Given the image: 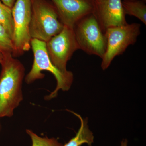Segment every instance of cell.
Returning <instances> with one entry per match:
<instances>
[{
    "label": "cell",
    "mask_w": 146,
    "mask_h": 146,
    "mask_svg": "<svg viewBox=\"0 0 146 146\" xmlns=\"http://www.w3.org/2000/svg\"><path fill=\"white\" fill-rule=\"evenodd\" d=\"M144 1H146V0H144Z\"/></svg>",
    "instance_id": "cell-18"
},
{
    "label": "cell",
    "mask_w": 146,
    "mask_h": 146,
    "mask_svg": "<svg viewBox=\"0 0 146 146\" xmlns=\"http://www.w3.org/2000/svg\"><path fill=\"white\" fill-rule=\"evenodd\" d=\"M0 74V118L12 117L13 110L23 100V64L11 54H4Z\"/></svg>",
    "instance_id": "cell-1"
},
{
    "label": "cell",
    "mask_w": 146,
    "mask_h": 146,
    "mask_svg": "<svg viewBox=\"0 0 146 146\" xmlns=\"http://www.w3.org/2000/svg\"><path fill=\"white\" fill-rule=\"evenodd\" d=\"M13 41L5 29L0 25V51L3 54L14 52Z\"/></svg>",
    "instance_id": "cell-13"
},
{
    "label": "cell",
    "mask_w": 146,
    "mask_h": 146,
    "mask_svg": "<svg viewBox=\"0 0 146 146\" xmlns=\"http://www.w3.org/2000/svg\"><path fill=\"white\" fill-rule=\"evenodd\" d=\"M121 146H127V141L126 139L123 140L121 143Z\"/></svg>",
    "instance_id": "cell-16"
},
{
    "label": "cell",
    "mask_w": 146,
    "mask_h": 146,
    "mask_svg": "<svg viewBox=\"0 0 146 146\" xmlns=\"http://www.w3.org/2000/svg\"><path fill=\"white\" fill-rule=\"evenodd\" d=\"M68 111L79 119L81 125L76 136L63 146H81L84 144H87L88 146H91L94 143V136L92 131L89 129L87 120L83 119L80 115L75 112L70 110Z\"/></svg>",
    "instance_id": "cell-10"
},
{
    "label": "cell",
    "mask_w": 146,
    "mask_h": 146,
    "mask_svg": "<svg viewBox=\"0 0 146 146\" xmlns=\"http://www.w3.org/2000/svg\"><path fill=\"white\" fill-rule=\"evenodd\" d=\"M31 16L29 33L31 39L46 42L59 33L64 25L57 11L48 0H31Z\"/></svg>",
    "instance_id": "cell-3"
},
{
    "label": "cell",
    "mask_w": 146,
    "mask_h": 146,
    "mask_svg": "<svg viewBox=\"0 0 146 146\" xmlns=\"http://www.w3.org/2000/svg\"><path fill=\"white\" fill-rule=\"evenodd\" d=\"M31 46L34 60L31 69L26 76V83L29 84L37 80L44 78V74L42 72L46 71L54 76L57 84L54 91L45 98L46 100H50L56 97L59 90L68 91L74 80L72 72L68 71L66 73L62 72L53 64L47 52L46 42L31 39Z\"/></svg>",
    "instance_id": "cell-2"
},
{
    "label": "cell",
    "mask_w": 146,
    "mask_h": 146,
    "mask_svg": "<svg viewBox=\"0 0 146 146\" xmlns=\"http://www.w3.org/2000/svg\"><path fill=\"white\" fill-rule=\"evenodd\" d=\"M144 0H123L122 5L125 15L133 16L146 24V5Z\"/></svg>",
    "instance_id": "cell-11"
},
{
    "label": "cell",
    "mask_w": 146,
    "mask_h": 146,
    "mask_svg": "<svg viewBox=\"0 0 146 146\" xmlns=\"http://www.w3.org/2000/svg\"><path fill=\"white\" fill-rule=\"evenodd\" d=\"M4 58V54L2 52H1L0 51V64L2 62Z\"/></svg>",
    "instance_id": "cell-17"
},
{
    "label": "cell",
    "mask_w": 146,
    "mask_h": 146,
    "mask_svg": "<svg viewBox=\"0 0 146 146\" xmlns=\"http://www.w3.org/2000/svg\"><path fill=\"white\" fill-rule=\"evenodd\" d=\"M46 43L47 52L53 64L62 72H67L68 61L79 49L74 29L64 26L59 33Z\"/></svg>",
    "instance_id": "cell-7"
},
{
    "label": "cell",
    "mask_w": 146,
    "mask_h": 146,
    "mask_svg": "<svg viewBox=\"0 0 146 146\" xmlns=\"http://www.w3.org/2000/svg\"><path fill=\"white\" fill-rule=\"evenodd\" d=\"M16 0H0L2 3L10 8H13Z\"/></svg>",
    "instance_id": "cell-15"
},
{
    "label": "cell",
    "mask_w": 146,
    "mask_h": 146,
    "mask_svg": "<svg viewBox=\"0 0 146 146\" xmlns=\"http://www.w3.org/2000/svg\"><path fill=\"white\" fill-rule=\"evenodd\" d=\"M26 132L31 138L32 146H63L56 138H49L47 136L42 138L29 129L26 130Z\"/></svg>",
    "instance_id": "cell-14"
},
{
    "label": "cell",
    "mask_w": 146,
    "mask_h": 146,
    "mask_svg": "<svg viewBox=\"0 0 146 146\" xmlns=\"http://www.w3.org/2000/svg\"><path fill=\"white\" fill-rule=\"evenodd\" d=\"M106 49L102 58L101 68L106 70L116 56L123 54L130 45L136 43L141 33L140 24H127L106 30Z\"/></svg>",
    "instance_id": "cell-4"
},
{
    "label": "cell",
    "mask_w": 146,
    "mask_h": 146,
    "mask_svg": "<svg viewBox=\"0 0 146 146\" xmlns=\"http://www.w3.org/2000/svg\"><path fill=\"white\" fill-rule=\"evenodd\" d=\"M74 29L79 49L102 58L106 49V39L93 13L79 21Z\"/></svg>",
    "instance_id": "cell-5"
},
{
    "label": "cell",
    "mask_w": 146,
    "mask_h": 146,
    "mask_svg": "<svg viewBox=\"0 0 146 146\" xmlns=\"http://www.w3.org/2000/svg\"><path fill=\"white\" fill-rule=\"evenodd\" d=\"M0 25L5 29L12 40L14 31V23L12 9L4 4L1 1Z\"/></svg>",
    "instance_id": "cell-12"
},
{
    "label": "cell",
    "mask_w": 146,
    "mask_h": 146,
    "mask_svg": "<svg viewBox=\"0 0 146 146\" xmlns=\"http://www.w3.org/2000/svg\"><path fill=\"white\" fill-rule=\"evenodd\" d=\"M14 31L13 56L23 54L31 48L29 26L31 16V0H16L12 8Z\"/></svg>",
    "instance_id": "cell-6"
},
{
    "label": "cell",
    "mask_w": 146,
    "mask_h": 146,
    "mask_svg": "<svg viewBox=\"0 0 146 146\" xmlns=\"http://www.w3.org/2000/svg\"><path fill=\"white\" fill-rule=\"evenodd\" d=\"M94 4L93 13L102 30L127 24L122 0H94Z\"/></svg>",
    "instance_id": "cell-9"
},
{
    "label": "cell",
    "mask_w": 146,
    "mask_h": 146,
    "mask_svg": "<svg viewBox=\"0 0 146 146\" xmlns=\"http://www.w3.org/2000/svg\"><path fill=\"white\" fill-rule=\"evenodd\" d=\"M63 25L74 28L77 23L94 12V0H51Z\"/></svg>",
    "instance_id": "cell-8"
}]
</instances>
